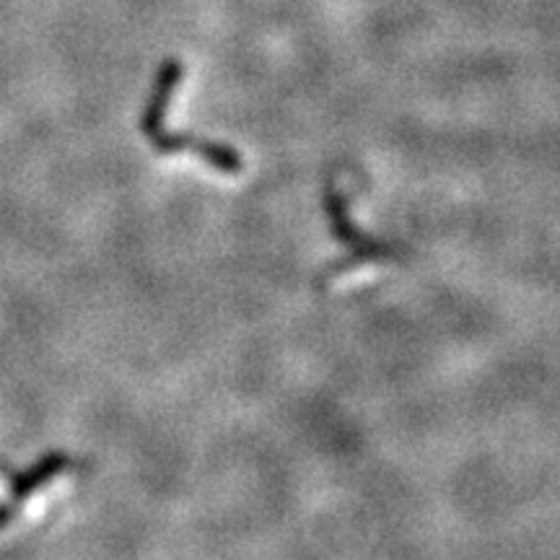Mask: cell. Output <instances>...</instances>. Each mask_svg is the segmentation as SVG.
<instances>
[{
	"label": "cell",
	"mask_w": 560,
	"mask_h": 560,
	"mask_svg": "<svg viewBox=\"0 0 560 560\" xmlns=\"http://www.w3.org/2000/svg\"><path fill=\"white\" fill-rule=\"evenodd\" d=\"M325 206H327V213H330V219H332L335 236H338V242L346 244V249H348V255L340 257V260L325 272L327 283L348 276V272H355V268H361V265H380V262L397 260V249L392 247L389 242H382V240H376V236L363 234V231L355 226L353 215L348 213V202L340 195L335 182L330 185V190H327Z\"/></svg>",
	"instance_id": "6da1fadb"
},
{
	"label": "cell",
	"mask_w": 560,
	"mask_h": 560,
	"mask_svg": "<svg viewBox=\"0 0 560 560\" xmlns=\"http://www.w3.org/2000/svg\"><path fill=\"white\" fill-rule=\"evenodd\" d=\"M68 465H70V462L66 457H58V454H55V457L45 459V462H42V465L34 467L30 475H19L21 480H13L11 499L5 501V503H0V529H3L5 524L11 522V516L16 514L19 506H24V503L30 501V499H26V495H30L32 490L45 488L47 482H52L60 472H66Z\"/></svg>",
	"instance_id": "7a4b0ae2"
}]
</instances>
